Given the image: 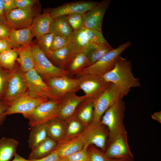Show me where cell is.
Masks as SVG:
<instances>
[{
  "label": "cell",
  "mask_w": 161,
  "mask_h": 161,
  "mask_svg": "<svg viewBox=\"0 0 161 161\" xmlns=\"http://www.w3.org/2000/svg\"><path fill=\"white\" fill-rule=\"evenodd\" d=\"M120 100L117 88L110 83L106 89L94 100L93 120L100 121L106 111Z\"/></svg>",
  "instance_id": "obj_13"
},
{
  "label": "cell",
  "mask_w": 161,
  "mask_h": 161,
  "mask_svg": "<svg viewBox=\"0 0 161 161\" xmlns=\"http://www.w3.org/2000/svg\"><path fill=\"white\" fill-rule=\"evenodd\" d=\"M48 137L46 123L32 127L28 140L29 148L33 149Z\"/></svg>",
  "instance_id": "obj_30"
},
{
  "label": "cell",
  "mask_w": 161,
  "mask_h": 161,
  "mask_svg": "<svg viewBox=\"0 0 161 161\" xmlns=\"http://www.w3.org/2000/svg\"><path fill=\"white\" fill-rule=\"evenodd\" d=\"M18 56L17 49L13 48L0 53V67L11 71L15 67Z\"/></svg>",
  "instance_id": "obj_33"
},
{
  "label": "cell",
  "mask_w": 161,
  "mask_h": 161,
  "mask_svg": "<svg viewBox=\"0 0 161 161\" xmlns=\"http://www.w3.org/2000/svg\"><path fill=\"white\" fill-rule=\"evenodd\" d=\"M88 151L89 154V161H118L120 160L107 157L103 151L93 145L89 146Z\"/></svg>",
  "instance_id": "obj_35"
},
{
  "label": "cell",
  "mask_w": 161,
  "mask_h": 161,
  "mask_svg": "<svg viewBox=\"0 0 161 161\" xmlns=\"http://www.w3.org/2000/svg\"><path fill=\"white\" fill-rule=\"evenodd\" d=\"M0 23L7 24L6 16L4 12L2 0H0Z\"/></svg>",
  "instance_id": "obj_46"
},
{
  "label": "cell",
  "mask_w": 161,
  "mask_h": 161,
  "mask_svg": "<svg viewBox=\"0 0 161 161\" xmlns=\"http://www.w3.org/2000/svg\"><path fill=\"white\" fill-rule=\"evenodd\" d=\"M18 56L16 61L23 73L34 69V63L32 47L30 44L18 49Z\"/></svg>",
  "instance_id": "obj_24"
},
{
  "label": "cell",
  "mask_w": 161,
  "mask_h": 161,
  "mask_svg": "<svg viewBox=\"0 0 161 161\" xmlns=\"http://www.w3.org/2000/svg\"><path fill=\"white\" fill-rule=\"evenodd\" d=\"M66 16L68 23L73 31L84 27L83 13H74Z\"/></svg>",
  "instance_id": "obj_36"
},
{
  "label": "cell",
  "mask_w": 161,
  "mask_h": 161,
  "mask_svg": "<svg viewBox=\"0 0 161 161\" xmlns=\"http://www.w3.org/2000/svg\"><path fill=\"white\" fill-rule=\"evenodd\" d=\"M65 121L66 126V132L64 138L62 141L67 140L80 134L86 126L74 115Z\"/></svg>",
  "instance_id": "obj_31"
},
{
  "label": "cell",
  "mask_w": 161,
  "mask_h": 161,
  "mask_svg": "<svg viewBox=\"0 0 161 161\" xmlns=\"http://www.w3.org/2000/svg\"><path fill=\"white\" fill-rule=\"evenodd\" d=\"M57 144V142L48 137L32 149L28 160H37L48 155L55 150Z\"/></svg>",
  "instance_id": "obj_25"
},
{
  "label": "cell",
  "mask_w": 161,
  "mask_h": 161,
  "mask_svg": "<svg viewBox=\"0 0 161 161\" xmlns=\"http://www.w3.org/2000/svg\"><path fill=\"white\" fill-rule=\"evenodd\" d=\"M60 161H89L88 148L84 145L77 152L66 157L60 158Z\"/></svg>",
  "instance_id": "obj_37"
},
{
  "label": "cell",
  "mask_w": 161,
  "mask_h": 161,
  "mask_svg": "<svg viewBox=\"0 0 161 161\" xmlns=\"http://www.w3.org/2000/svg\"><path fill=\"white\" fill-rule=\"evenodd\" d=\"M22 74L27 86V91L31 95L48 100L61 101L53 94L34 69L22 72Z\"/></svg>",
  "instance_id": "obj_11"
},
{
  "label": "cell",
  "mask_w": 161,
  "mask_h": 161,
  "mask_svg": "<svg viewBox=\"0 0 161 161\" xmlns=\"http://www.w3.org/2000/svg\"><path fill=\"white\" fill-rule=\"evenodd\" d=\"M61 101L48 100L37 106L30 112L23 115L29 120L31 127L46 123L58 116Z\"/></svg>",
  "instance_id": "obj_6"
},
{
  "label": "cell",
  "mask_w": 161,
  "mask_h": 161,
  "mask_svg": "<svg viewBox=\"0 0 161 161\" xmlns=\"http://www.w3.org/2000/svg\"><path fill=\"white\" fill-rule=\"evenodd\" d=\"M13 48L9 40H0V53Z\"/></svg>",
  "instance_id": "obj_44"
},
{
  "label": "cell",
  "mask_w": 161,
  "mask_h": 161,
  "mask_svg": "<svg viewBox=\"0 0 161 161\" xmlns=\"http://www.w3.org/2000/svg\"><path fill=\"white\" fill-rule=\"evenodd\" d=\"M10 71L0 67V100L3 101L5 96Z\"/></svg>",
  "instance_id": "obj_38"
},
{
  "label": "cell",
  "mask_w": 161,
  "mask_h": 161,
  "mask_svg": "<svg viewBox=\"0 0 161 161\" xmlns=\"http://www.w3.org/2000/svg\"><path fill=\"white\" fill-rule=\"evenodd\" d=\"M34 69L42 78L68 76L67 70L54 65L49 61L37 43L32 42Z\"/></svg>",
  "instance_id": "obj_7"
},
{
  "label": "cell",
  "mask_w": 161,
  "mask_h": 161,
  "mask_svg": "<svg viewBox=\"0 0 161 161\" xmlns=\"http://www.w3.org/2000/svg\"><path fill=\"white\" fill-rule=\"evenodd\" d=\"M53 19L50 15L44 11L43 13L36 17L31 26L34 36L37 39L49 33L50 25Z\"/></svg>",
  "instance_id": "obj_23"
},
{
  "label": "cell",
  "mask_w": 161,
  "mask_h": 161,
  "mask_svg": "<svg viewBox=\"0 0 161 161\" xmlns=\"http://www.w3.org/2000/svg\"><path fill=\"white\" fill-rule=\"evenodd\" d=\"M152 118L155 120L161 123V112H156L151 115Z\"/></svg>",
  "instance_id": "obj_47"
},
{
  "label": "cell",
  "mask_w": 161,
  "mask_h": 161,
  "mask_svg": "<svg viewBox=\"0 0 161 161\" xmlns=\"http://www.w3.org/2000/svg\"><path fill=\"white\" fill-rule=\"evenodd\" d=\"M60 158L55 150L51 154L45 157L37 160H30V161H60Z\"/></svg>",
  "instance_id": "obj_43"
},
{
  "label": "cell",
  "mask_w": 161,
  "mask_h": 161,
  "mask_svg": "<svg viewBox=\"0 0 161 161\" xmlns=\"http://www.w3.org/2000/svg\"><path fill=\"white\" fill-rule=\"evenodd\" d=\"M11 30L7 24L0 23V40H9Z\"/></svg>",
  "instance_id": "obj_42"
},
{
  "label": "cell",
  "mask_w": 161,
  "mask_h": 161,
  "mask_svg": "<svg viewBox=\"0 0 161 161\" xmlns=\"http://www.w3.org/2000/svg\"><path fill=\"white\" fill-rule=\"evenodd\" d=\"M93 100L86 99L78 106L74 115L86 126L93 119Z\"/></svg>",
  "instance_id": "obj_28"
},
{
  "label": "cell",
  "mask_w": 161,
  "mask_h": 161,
  "mask_svg": "<svg viewBox=\"0 0 161 161\" xmlns=\"http://www.w3.org/2000/svg\"><path fill=\"white\" fill-rule=\"evenodd\" d=\"M90 43L109 45L102 32L83 27L73 31L69 41L68 46L75 53L82 52L85 47Z\"/></svg>",
  "instance_id": "obj_4"
},
{
  "label": "cell",
  "mask_w": 161,
  "mask_h": 161,
  "mask_svg": "<svg viewBox=\"0 0 161 161\" xmlns=\"http://www.w3.org/2000/svg\"><path fill=\"white\" fill-rule=\"evenodd\" d=\"M131 45V42L128 41L115 48H113L95 63L78 73L76 75L77 77L86 74L103 76L114 68L121 54Z\"/></svg>",
  "instance_id": "obj_3"
},
{
  "label": "cell",
  "mask_w": 161,
  "mask_h": 161,
  "mask_svg": "<svg viewBox=\"0 0 161 161\" xmlns=\"http://www.w3.org/2000/svg\"><path fill=\"white\" fill-rule=\"evenodd\" d=\"M11 161H30V160L26 159L16 153L13 160Z\"/></svg>",
  "instance_id": "obj_48"
},
{
  "label": "cell",
  "mask_w": 161,
  "mask_h": 161,
  "mask_svg": "<svg viewBox=\"0 0 161 161\" xmlns=\"http://www.w3.org/2000/svg\"><path fill=\"white\" fill-rule=\"evenodd\" d=\"M84 146L93 145L103 151L105 150L109 136L107 128L100 121L93 120L86 126L81 134Z\"/></svg>",
  "instance_id": "obj_5"
},
{
  "label": "cell",
  "mask_w": 161,
  "mask_h": 161,
  "mask_svg": "<svg viewBox=\"0 0 161 161\" xmlns=\"http://www.w3.org/2000/svg\"><path fill=\"white\" fill-rule=\"evenodd\" d=\"M17 8L27 9L31 8L39 3L38 0H15Z\"/></svg>",
  "instance_id": "obj_40"
},
{
  "label": "cell",
  "mask_w": 161,
  "mask_h": 161,
  "mask_svg": "<svg viewBox=\"0 0 161 161\" xmlns=\"http://www.w3.org/2000/svg\"><path fill=\"white\" fill-rule=\"evenodd\" d=\"M48 100L45 98L32 95L27 91L9 106L5 115L6 116L8 115L20 113L23 115L30 112L40 104Z\"/></svg>",
  "instance_id": "obj_16"
},
{
  "label": "cell",
  "mask_w": 161,
  "mask_h": 161,
  "mask_svg": "<svg viewBox=\"0 0 161 161\" xmlns=\"http://www.w3.org/2000/svg\"><path fill=\"white\" fill-rule=\"evenodd\" d=\"M125 110L124 102L120 100L108 108L101 117L100 121L107 128L109 132L107 145L115 137L126 132L123 122Z\"/></svg>",
  "instance_id": "obj_2"
},
{
  "label": "cell",
  "mask_w": 161,
  "mask_h": 161,
  "mask_svg": "<svg viewBox=\"0 0 161 161\" xmlns=\"http://www.w3.org/2000/svg\"><path fill=\"white\" fill-rule=\"evenodd\" d=\"M86 99V96H78L76 93L68 94L62 99L59 106L58 117L65 121L73 116L78 106Z\"/></svg>",
  "instance_id": "obj_18"
},
{
  "label": "cell",
  "mask_w": 161,
  "mask_h": 161,
  "mask_svg": "<svg viewBox=\"0 0 161 161\" xmlns=\"http://www.w3.org/2000/svg\"><path fill=\"white\" fill-rule=\"evenodd\" d=\"M91 64L85 54L83 52L75 53L66 70L69 74L76 75Z\"/></svg>",
  "instance_id": "obj_32"
},
{
  "label": "cell",
  "mask_w": 161,
  "mask_h": 161,
  "mask_svg": "<svg viewBox=\"0 0 161 161\" xmlns=\"http://www.w3.org/2000/svg\"><path fill=\"white\" fill-rule=\"evenodd\" d=\"M81 134L57 143L55 150L60 158L68 156L83 148L84 143Z\"/></svg>",
  "instance_id": "obj_19"
},
{
  "label": "cell",
  "mask_w": 161,
  "mask_h": 161,
  "mask_svg": "<svg viewBox=\"0 0 161 161\" xmlns=\"http://www.w3.org/2000/svg\"><path fill=\"white\" fill-rule=\"evenodd\" d=\"M48 136L57 143L64 138L66 126L65 121L57 117L46 123Z\"/></svg>",
  "instance_id": "obj_22"
},
{
  "label": "cell",
  "mask_w": 161,
  "mask_h": 161,
  "mask_svg": "<svg viewBox=\"0 0 161 161\" xmlns=\"http://www.w3.org/2000/svg\"><path fill=\"white\" fill-rule=\"evenodd\" d=\"M111 2L110 0H102L83 13L84 27L102 32L103 16Z\"/></svg>",
  "instance_id": "obj_17"
},
{
  "label": "cell",
  "mask_w": 161,
  "mask_h": 161,
  "mask_svg": "<svg viewBox=\"0 0 161 161\" xmlns=\"http://www.w3.org/2000/svg\"><path fill=\"white\" fill-rule=\"evenodd\" d=\"M9 106L3 100H0V125L6 116L5 113Z\"/></svg>",
  "instance_id": "obj_45"
},
{
  "label": "cell",
  "mask_w": 161,
  "mask_h": 161,
  "mask_svg": "<svg viewBox=\"0 0 161 161\" xmlns=\"http://www.w3.org/2000/svg\"><path fill=\"white\" fill-rule=\"evenodd\" d=\"M40 3L31 8H16L6 16V23L11 30H18L30 27L36 17L41 14Z\"/></svg>",
  "instance_id": "obj_8"
},
{
  "label": "cell",
  "mask_w": 161,
  "mask_h": 161,
  "mask_svg": "<svg viewBox=\"0 0 161 161\" xmlns=\"http://www.w3.org/2000/svg\"><path fill=\"white\" fill-rule=\"evenodd\" d=\"M75 53L68 46L52 52L48 58L57 64L58 67L66 70Z\"/></svg>",
  "instance_id": "obj_26"
},
{
  "label": "cell",
  "mask_w": 161,
  "mask_h": 161,
  "mask_svg": "<svg viewBox=\"0 0 161 161\" xmlns=\"http://www.w3.org/2000/svg\"><path fill=\"white\" fill-rule=\"evenodd\" d=\"M54 34L49 33L36 39V43L48 58L51 53V48Z\"/></svg>",
  "instance_id": "obj_34"
},
{
  "label": "cell",
  "mask_w": 161,
  "mask_h": 161,
  "mask_svg": "<svg viewBox=\"0 0 161 161\" xmlns=\"http://www.w3.org/2000/svg\"><path fill=\"white\" fill-rule=\"evenodd\" d=\"M80 89L84 92L86 98L94 100L107 88L110 83L103 77L86 74L77 77Z\"/></svg>",
  "instance_id": "obj_12"
},
{
  "label": "cell",
  "mask_w": 161,
  "mask_h": 161,
  "mask_svg": "<svg viewBox=\"0 0 161 161\" xmlns=\"http://www.w3.org/2000/svg\"><path fill=\"white\" fill-rule=\"evenodd\" d=\"M99 2L92 1H73L56 7L47 8L44 11L49 13L53 19L72 13H84L93 8Z\"/></svg>",
  "instance_id": "obj_15"
},
{
  "label": "cell",
  "mask_w": 161,
  "mask_h": 161,
  "mask_svg": "<svg viewBox=\"0 0 161 161\" xmlns=\"http://www.w3.org/2000/svg\"><path fill=\"white\" fill-rule=\"evenodd\" d=\"M118 161H134V157L123 159H120Z\"/></svg>",
  "instance_id": "obj_49"
},
{
  "label": "cell",
  "mask_w": 161,
  "mask_h": 161,
  "mask_svg": "<svg viewBox=\"0 0 161 161\" xmlns=\"http://www.w3.org/2000/svg\"><path fill=\"white\" fill-rule=\"evenodd\" d=\"M132 67L130 61L120 56L114 68L102 76L106 81L116 86L120 100L128 95L131 88L141 86L139 78L132 73Z\"/></svg>",
  "instance_id": "obj_1"
},
{
  "label": "cell",
  "mask_w": 161,
  "mask_h": 161,
  "mask_svg": "<svg viewBox=\"0 0 161 161\" xmlns=\"http://www.w3.org/2000/svg\"><path fill=\"white\" fill-rule=\"evenodd\" d=\"M27 91L19 66L16 65L9 74L3 102L10 106Z\"/></svg>",
  "instance_id": "obj_9"
},
{
  "label": "cell",
  "mask_w": 161,
  "mask_h": 161,
  "mask_svg": "<svg viewBox=\"0 0 161 161\" xmlns=\"http://www.w3.org/2000/svg\"><path fill=\"white\" fill-rule=\"evenodd\" d=\"M73 32L67 21L66 16H63L53 19L50 25L49 33H52L69 41Z\"/></svg>",
  "instance_id": "obj_20"
},
{
  "label": "cell",
  "mask_w": 161,
  "mask_h": 161,
  "mask_svg": "<svg viewBox=\"0 0 161 161\" xmlns=\"http://www.w3.org/2000/svg\"><path fill=\"white\" fill-rule=\"evenodd\" d=\"M42 79L53 94L61 100L66 95L76 93L80 89L77 78H72L68 76H61Z\"/></svg>",
  "instance_id": "obj_10"
},
{
  "label": "cell",
  "mask_w": 161,
  "mask_h": 161,
  "mask_svg": "<svg viewBox=\"0 0 161 161\" xmlns=\"http://www.w3.org/2000/svg\"><path fill=\"white\" fill-rule=\"evenodd\" d=\"M69 44V40L54 35L51 44L50 54L52 52L68 46Z\"/></svg>",
  "instance_id": "obj_39"
},
{
  "label": "cell",
  "mask_w": 161,
  "mask_h": 161,
  "mask_svg": "<svg viewBox=\"0 0 161 161\" xmlns=\"http://www.w3.org/2000/svg\"><path fill=\"white\" fill-rule=\"evenodd\" d=\"M18 144L13 138L3 137L0 139V161H10L16 154Z\"/></svg>",
  "instance_id": "obj_29"
},
{
  "label": "cell",
  "mask_w": 161,
  "mask_h": 161,
  "mask_svg": "<svg viewBox=\"0 0 161 161\" xmlns=\"http://www.w3.org/2000/svg\"><path fill=\"white\" fill-rule=\"evenodd\" d=\"M113 48L110 44L90 43L85 47L82 52L85 54L91 65Z\"/></svg>",
  "instance_id": "obj_27"
},
{
  "label": "cell",
  "mask_w": 161,
  "mask_h": 161,
  "mask_svg": "<svg viewBox=\"0 0 161 161\" xmlns=\"http://www.w3.org/2000/svg\"><path fill=\"white\" fill-rule=\"evenodd\" d=\"M34 37L31 26L24 29L12 30L9 40L13 48L18 49L22 47L30 44Z\"/></svg>",
  "instance_id": "obj_21"
},
{
  "label": "cell",
  "mask_w": 161,
  "mask_h": 161,
  "mask_svg": "<svg viewBox=\"0 0 161 161\" xmlns=\"http://www.w3.org/2000/svg\"><path fill=\"white\" fill-rule=\"evenodd\" d=\"M4 13L7 16L12 11L17 8L15 0H2Z\"/></svg>",
  "instance_id": "obj_41"
},
{
  "label": "cell",
  "mask_w": 161,
  "mask_h": 161,
  "mask_svg": "<svg viewBox=\"0 0 161 161\" xmlns=\"http://www.w3.org/2000/svg\"><path fill=\"white\" fill-rule=\"evenodd\" d=\"M103 152L106 157L112 159L134 157L129 146L127 131L117 136L108 144Z\"/></svg>",
  "instance_id": "obj_14"
}]
</instances>
